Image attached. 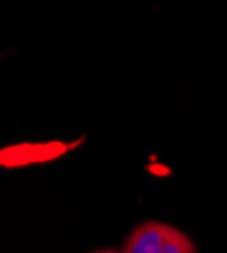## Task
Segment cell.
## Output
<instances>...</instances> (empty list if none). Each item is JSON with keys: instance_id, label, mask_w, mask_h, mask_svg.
<instances>
[{"instance_id": "2", "label": "cell", "mask_w": 227, "mask_h": 253, "mask_svg": "<svg viewBox=\"0 0 227 253\" xmlns=\"http://www.w3.org/2000/svg\"><path fill=\"white\" fill-rule=\"evenodd\" d=\"M95 253H120V251H114V249H101V251H95Z\"/></svg>"}, {"instance_id": "1", "label": "cell", "mask_w": 227, "mask_h": 253, "mask_svg": "<svg viewBox=\"0 0 227 253\" xmlns=\"http://www.w3.org/2000/svg\"><path fill=\"white\" fill-rule=\"evenodd\" d=\"M122 253H197V249L181 229L148 221L138 225L128 235Z\"/></svg>"}]
</instances>
